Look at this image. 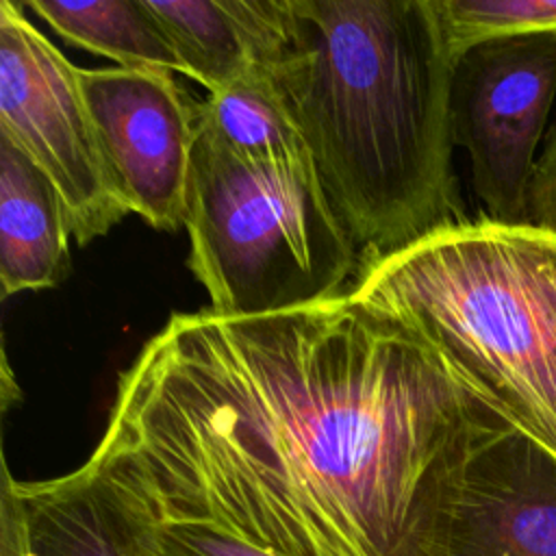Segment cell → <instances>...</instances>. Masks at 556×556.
I'll use <instances>...</instances> for the list:
<instances>
[{
	"label": "cell",
	"instance_id": "obj_1",
	"mask_svg": "<svg viewBox=\"0 0 556 556\" xmlns=\"http://www.w3.org/2000/svg\"><path fill=\"white\" fill-rule=\"evenodd\" d=\"M478 397L348 293L176 313L119 374L87 463L156 521L274 556H441Z\"/></svg>",
	"mask_w": 556,
	"mask_h": 556
},
{
	"label": "cell",
	"instance_id": "obj_2",
	"mask_svg": "<svg viewBox=\"0 0 556 556\" xmlns=\"http://www.w3.org/2000/svg\"><path fill=\"white\" fill-rule=\"evenodd\" d=\"M454 56L432 0H287L265 70L358 271L467 222L452 169Z\"/></svg>",
	"mask_w": 556,
	"mask_h": 556
},
{
	"label": "cell",
	"instance_id": "obj_3",
	"mask_svg": "<svg viewBox=\"0 0 556 556\" xmlns=\"http://www.w3.org/2000/svg\"><path fill=\"white\" fill-rule=\"evenodd\" d=\"M391 319L480 402L556 456V237L489 217L439 230L356 274Z\"/></svg>",
	"mask_w": 556,
	"mask_h": 556
},
{
	"label": "cell",
	"instance_id": "obj_4",
	"mask_svg": "<svg viewBox=\"0 0 556 556\" xmlns=\"http://www.w3.org/2000/svg\"><path fill=\"white\" fill-rule=\"evenodd\" d=\"M185 230L189 269L217 315L334 300L358 274V250L313 165L241 161L198 130Z\"/></svg>",
	"mask_w": 556,
	"mask_h": 556
},
{
	"label": "cell",
	"instance_id": "obj_5",
	"mask_svg": "<svg viewBox=\"0 0 556 556\" xmlns=\"http://www.w3.org/2000/svg\"><path fill=\"white\" fill-rule=\"evenodd\" d=\"M22 9L0 0V135L48 176L72 239L87 245L130 211L106 167L78 67Z\"/></svg>",
	"mask_w": 556,
	"mask_h": 556
},
{
	"label": "cell",
	"instance_id": "obj_6",
	"mask_svg": "<svg viewBox=\"0 0 556 556\" xmlns=\"http://www.w3.org/2000/svg\"><path fill=\"white\" fill-rule=\"evenodd\" d=\"M556 96V30L491 39L452 72V141L471 165L484 217L530 224L536 148Z\"/></svg>",
	"mask_w": 556,
	"mask_h": 556
},
{
	"label": "cell",
	"instance_id": "obj_7",
	"mask_svg": "<svg viewBox=\"0 0 556 556\" xmlns=\"http://www.w3.org/2000/svg\"><path fill=\"white\" fill-rule=\"evenodd\" d=\"M113 185L156 230L185 228L195 106L169 72L78 67Z\"/></svg>",
	"mask_w": 556,
	"mask_h": 556
},
{
	"label": "cell",
	"instance_id": "obj_8",
	"mask_svg": "<svg viewBox=\"0 0 556 556\" xmlns=\"http://www.w3.org/2000/svg\"><path fill=\"white\" fill-rule=\"evenodd\" d=\"M441 556H556V456L480 400Z\"/></svg>",
	"mask_w": 556,
	"mask_h": 556
},
{
	"label": "cell",
	"instance_id": "obj_9",
	"mask_svg": "<svg viewBox=\"0 0 556 556\" xmlns=\"http://www.w3.org/2000/svg\"><path fill=\"white\" fill-rule=\"evenodd\" d=\"M187 78L219 91L265 72L285 39L287 0H148Z\"/></svg>",
	"mask_w": 556,
	"mask_h": 556
},
{
	"label": "cell",
	"instance_id": "obj_10",
	"mask_svg": "<svg viewBox=\"0 0 556 556\" xmlns=\"http://www.w3.org/2000/svg\"><path fill=\"white\" fill-rule=\"evenodd\" d=\"M30 556H137V519L89 463L48 480H11Z\"/></svg>",
	"mask_w": 556,
	"mask_h": 556
},
{
	"label": "cell",
	"instance_id": "obj_11",
	"mask_svg": "<svg viewBox=\"0 0 556 556\" xmlns=\"http://www.w3.org/2000/svg\"><path fill=\"white\" fill-rule=\"evenodd\" d=\"M70 219L48 176L0 135L2 298L59 285L70 271Z\"/></svg>",
	"mask_w": 556,
	"mask_h": 556
},
{
	"label": "cell",
	"instance_id": "obj_12",
	"mask_svg": "<svg viewBox=\"0 0 556 556\" xmlns=\"http://www.w3.org/2000/svg\"><path fill=\"white\" fill-rule=\"evenodd\" d=\"M198 132L228 154L265 165H313L304 137L267 72L211 91L195 104Z\"/></svg>",
	"mask_w": 556,
	"mask_h": 556
},
{
	"label": "cell",
	"instance_id": "obj_13",
	"mask_svg": "<svg viewBox=\"0 0 556 556\" xmlns=\"http://www.w3.org/2000/svg\"><path fill=\"white\" fill-rule=\"evenodd\" d=\"M20 4L41 17L65 41L106 56L119 67L187 76L182 59L148 0H26Z\"/></svg>",
	"mask_w": 556,
	"mask_h": 556
},
{
	"label": "cell",
	"instance_id": "obj_14",
	"mask_svg": "<svg viewBox=\"0 0 556 556\" xmlns=\"http://www.w3.org/2000/svg\"><path fill=\"white\" fill-rule=\"evenodd\" d=\"M432 9L454 61L491 39L556 30V0H432Z\"/></svg>",
	"mask_w": 556,
	"mask_h": 556
},
{
	"label": "cell",
	"instance_id": "obj_15",
	"mask_svg": "<svg viewBox=\"0 0 556 556\" xmlns=\"http://www.w3.org/2000/svg\"><path fill=\"white\" fill-rule=\"evenodd\" d=\"M130 506L143 521L146 541L152 556H274L215 528L182 521H156L132 502Z\"/></svg>",
	"mask_w": 556,
	"mask_h": 556
},
{
	"label": "cell",
	"instance_id": "obj_16",
	"mask_svg": "<svg viewBox=\"0 0 556 556\" xmlns=\"http://www.w3.org/2000/svg\"><path fill=\"white\" fill-rule=\"evenodd\" d=\"M530 224L556 237V126L534 165L530 187Z\"/></svg>",
	"mask_w": 556,
	"mask_h": 556
},
{
	"label": "cell",
	"instance_id": "obj_17",
	"mask_svg": "<svg viewBox=\"0 0 556 556\" xmlns=\"http://www.w3.org/2000/svg\"><path fill=\"white\" fill-rule=\"evenodd\" d=\"M13 476L2 465V495H0V556H30L26 519L22 504L13 491Z\"/></svg>",
	"mask_w": 556,
	"mask_h": 556
},
{
	"label": "cell",
	"instance_id": "obj_18",
	"mask_svg": "<svg viewBox=\"0 0 556 556\" xmlns=\"http://www.w3.org/2000/svg\"><path fill=\"white\" fill-rule=\"evenodd\" d=\"M132 508V506H130ZM135 513V519H137V556H152L150 547H148V541H146V530H143V521L139 517V513L132 508Z\"/></svg>",
	"mask_w": 556,
	"mask_h": 556
}]
</instances>
